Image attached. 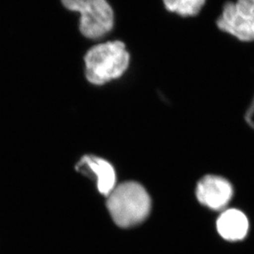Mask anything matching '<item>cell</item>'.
Wrapping results in <instances>:
<instances>
[{
	"label": "cell",
	"mask_w": 254,
	"mask_h": 254,
	"mask_svg": "<svg viewBox=\"0 0 254 254\" xmlns=\"http://www.w3.org/2000/svg\"><path fill=\"white\" fill-rule=\"evenodd\" d=\"M217 231L228 241H239L246 237L249 232V220L242 211L229 209L221 214L216 222Z\"/></svg>",
	"instance_id": "cell-7"
},
{
	"label": "cell",
	"mask_w": 254,
	"mask_h": 254,
	"mask_svg": "<svg viewBox=\"0 0 254 254\" xmlns=\"http://www.w3.org/2000/svg\"><path fill=\"white\" fill-rule=\"evenodd\" d=\"M106 206L118 226L129 228L141 223L151 211V198L137 182L123 183L108 195Z\"/></svg>",
	"instance_id": "cell-2"
},
{
	"label": "cell",
	"mask_w": 254,
	"mask_h": 254,
	"mask_svg": "<svg viewBox=\"0 0 254 254\" xmlns=\"http://www.w3.org/2000/svg\"><path fill=\"white\" fill-rule=\"evenodd\" d=\"M84 63L86 80L101 86L125 74L129 67L130 55L122 41H106L89 49Z\"/></svg>",
	"instance_id": "cell-1"
},
{
	"label": "cell",
	"mask_w": 254,
	"mask_h": 254,
	"mask_svg": "<svg viewBox=\"0 0 254 254\" xmlns=\"http://www.w3.org/2000/svg\"><path fill=\"white\" fill-rule=\"evenodd\" d=\"M67 9L80 13L79 30L90 40H98L111 32L114 11L107 0H61Z\"/></svg>",
	"instance_id": "cell-3"
},
{
	"label": "cell",
	"mask_w": 254,
	"mask_h": 254,
	"mask_svg": "<svg viewBox=\"0 0 254 254\" xmlns=\"http://www.w3.org/2000/svg\"><path fill=\"white\" fill-rule=\"evenodd\" d=\"M76 169L86 175H92L96 180L97 190L104 196L108 197L116 187L115 168L105 159L93 155H86L80 159Z\"/></svg>",
	"instance_id": "cell-6"
},
{
	"label": "cell",
	"mask_w": 254,
	"mask_h": 254,
	"mask_svg": "<svg viewBox=\"0 0 254 254\" xmlns=\"http://www.w3.org/2000/svg\"><path fill=\"white\" fill-rule=\"evenodd\" d=\"M216 25L243 42L254 41V0L230 1L224 5Z\"/></svg>",
	"instance_id": "cell-4"
},
{
	"label": "cell",
	"mask_w": 254,
	"mask_h": 254,
	"mask_svg": "<svg viewBox=\"0 0 254 254\" xmlns=\"http://www.w3.org/2000/svg\"><path fill=\"white\" fill-rule=\"evenodd\" d=\"M169 12L181 17H194L201 12L206 0H162Z\"/></svg>",
	"instance_id": "cell-8"
},
{
	"label": "cell",
	"mask_w": 254,
	"mask_h": 254,
	"mask_svg": "<svg viewBox=\"0 0 254 254\" xmlns=\"http://www.w3.org/2000/svg\"><path fill=\"white\" fill-rule=\"evenodd\" d=\"M196 195L199 202L204 206L212 210H221L232 198V185L224 178L207 175L197 184Z\"/></svg>",
	"instance_id": "cell-5"
}]
</instances>
